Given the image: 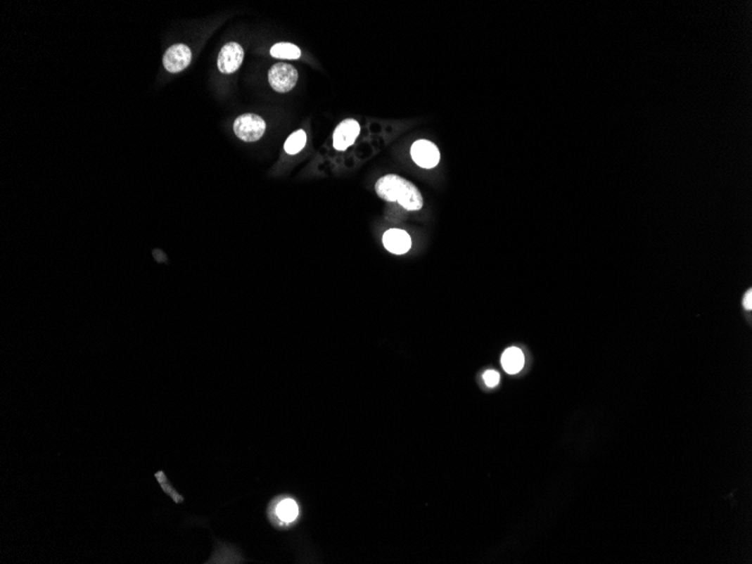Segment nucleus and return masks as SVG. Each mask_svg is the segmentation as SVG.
<instances>
[{"mask_svg":"<svg viewBox=\"0 0 752 564\" xmlns=\"http://www.w3.org/2000/svg\"><path fill=\"white\" fill-rule=\"evenodd\" d=\"M383 245L391 254L404 255L412 248V238L404 230L390 229L384 233Z\"/></svg>","mask_w":752,"mask_h":564,"instance_id":"6e6552de","label":"nucleus"},{"mask_svg":"<svg viewBox=\"0 0 752 564\" xmlns=\"http://www.w3.org/2000/svg\"><path fill=\"white\" fill-rule=\"evenodd\" d=\"M234 130L243 141H258L265 133L266 123L256 114H243L234 121Z\"/></svg>","mask_w":752,"mask_h":564,"instance_id":"f03ea898","label":"nucleus"},{"mask_svg":"<svg viewBox=\"0 0 752 564\" xmlns=\"http://www.w3.org/2000/svg\"><path fill=\"white\" fill-rule=\"evenodd\" d=\"M307 144V133L303 130L296 131L288 136L284 149L288 155H296L303 150Z\"/></svg>","mask_w":752,"mask_h":564,"instance_id":"f8f14e48","label":"nucleus"},{"mask_svg":"<svg viewBox=\"0 0 752 564\" xmlns=\"http://www.w3.org/2000/svg\"><path fill=\"white\" fill-rule=\"evenodd\" d=\"M361 133V127L355 120L348 119L341 122L333 132V148L338 151H345L355 143Z\"/></svg>","mask_w":752,"mask_h":564,"instance_id":"0eeeda50","label":"nucleus"},{"mask_svg":"<svg viewBox=\"0 0 752 564\" xmlns=\"http://www.w3.org/2000/svg\"><path fill=\"white\" fill-rule=\"evenodd\" d=\"M524 354L519 348L510 347L504 350L502 357V364L504 370L508 374H516L521 372L524 367Z\"/></svg>","mask_w":752,"mask_h":564,"instance_id":"9d476101","label":"nucleus"},{"mask_svg":"<svg viewBox=\"0 0 752 564\" xmlns=\"http://www.w3.org/2000/svg\"><path fill=\"white\" fill-rule=\"evenodd\" d=\"M744 308L748 309V310H751V308H752V292H751V290H750V291L748 292V293H746V297H744Z\"/></svg>","mask_w":752,"mask_h":564,"instance_id":"4468645a","label":"nucleus"},{"mask_svg":"<svg viewBox=\"0 0 752 564\" xmlns=\"http://www.w3.org/2000/svg\"><path fill=\"white\" fill-rule=\"evenodd\" d=\"M412 160L425 169H431L440 164V153L433 142L418 140L412 147Z\"/></svg>","mask_w":752,"mask_h":564,"instance_id":"20e7f679","label":"nucleus"},{"mask_svg":"<svg viewBox=\"0 0 752 564\" xmlns=\"http://www.w3.org/2000/svg\"><path fill=\"white\" fill-rule=\"evenodd\" d=\"M192 61L191 49L184 44H175L167 50L164 56V65L172 74L181 72L189 67Z\"/></svg>","mask_w":752,"mask_h":564,"instance_id":"423d86ee","label":"nucleus"},{"mask_svg":"<svg viewBox=\"0 0 752 564\" xmlns=\"http://www.w3.org/2000/svg\"><path fill=\"white\" fill-rule=\"evenodd\" d=\"M274 517L284 524L293 523L299 516V507L295 500L291 498L281 499L274 506Z\"/></svg>","mask_w":752,"mask_h":564,"instance_id":"1a4fd4ad","label":"nucleus"},{"mask_svg":"<svg viewBox=\"0 0 752 564\" xmlns=\"http://www.w3.org/2000/svg\"><path fill=\"white\" fill-rule=\"evenodd\" d=\"M299 79L298 70L293 65L286 63H277L273 65L268 72V82L274 91L277 93H288L295 87Z\"/></svg>","mask_w":752,"mask_h":564,"instance_id":"7ed1b4c3","label":"nucleus"},{"mask_svg":"<svg viewBox=\"0 0 752 564\" xmlns=\"http://www.w3.org/2000/svg\"><path fill=\"white\" fill-rule=\"evenodd\" d=\"M243 49L237 42L227 43L217 57V68L222 74H234L243 61Z\"/></svg>","mask_w":752,"mask_h":564,"instance_id":"39448f33","label":"nucleus"},{"mask_svg":"<svg viewBox=\"0 0 752 564\" xmlns=\"http://www.w3.org/2000/svg\"><path fill=\"white\" fill-rule=\"evenodd\" d=\"M271 56L277 59L296 60L301 57V50L292 43L281 42L272 46Z\"/></svg>","mask_w":752,"mask_h":564,"instance_id":"9b49d317","label":"nucleus"},{"mask_svg":"<svg viewBox=\"0 0 752 564\" xmlns=\"http://www.w3.org/2000/svg\"><path fill=\"white\" fill-rule=\"evenodd\" d=\"M483 380H485L487 387H497L500 381V376L497 371H487L483 374Z\"/></svg>","mask_w":752,"mask_h":564,"instance_id":"ddd939ff","label":"nucleus"},{"mask_svg":"<svg viewBox=\"0 0 752 564\" xmlns=\"http://www.w3.org/2000/svg\"><path fill=\"white\" fill-rule=\"evenodd\" d=\"M375 191L382 200L397 202L408 211L423 209V198L419 189L400 176L390 174L381 177L375 184Z\"/></svg>","mask_w":752,"mask_h":564,"instance_id":"f257e3e1","label":"nucleus"}]
</instances>
